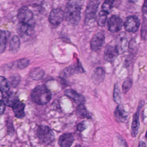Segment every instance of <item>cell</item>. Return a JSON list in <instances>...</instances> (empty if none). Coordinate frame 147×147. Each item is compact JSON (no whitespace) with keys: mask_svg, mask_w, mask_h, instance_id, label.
Listing matches in <instances>:
<instances>
[{"mask_svg":"<svg viewBox=\"0 0 147 147\" xmlns=\"http://www.w3.org/2000/svg\"><path fill=\"white\" fill-rule=\"evenodd\" d=\"M30 96L34 103L38 105H44L51 100L52 94L44 85H39L32 91Z\"/></svg>","mask_w":147,"mask_h":147,"instance_id":"1","label":"cell"},{"mask_svg":"<svg viewBox=\"0 0 147 147\" xmlns=\"http://www.w3.org/2000/svg\"><path fill=\"white\" fill-rule=\"evenodd\" d=\"M64 14L68 24L74 26L77 25L80 20L81 8L76 2H69L66 6Z\"/></svg>","mask_w":147,"mask_h":147,"instance_id":"2","label":"cell"},{"mask_svg":"<svg viewBox=\"0 0 147 147\" xmlns=\"http://www.w3.org/2000/svg\"><path fill=\"white\" fill-rule=\"evenodd\" d=\"M36 134L39 140L45 144H51L55 138V136L52 130L47 125H39L36 129Z\"/></svg>","mask_w":147,"mask_h":147,"instance_id":"3","label":"cell"},{"mask_svg":"<svg viewBox=\"0 0 147 147\" xmlns=\"http://www.w3.org/2000/svg\"><path fill=\"white\" fill-rule=\"evenodd\" d=\"M17 17L20 23L34 26L35 21L32 11L27 7L24 6L18 10Z\"/></svg>","mask_w":147,"mask_h":147,"instance_id":"4","label":"cell"},{"mask_svg":"<svg viewBox=\"0 0 147 147\" xmlns=\"http://www.w3.org/2000/svg\"><path fill=\"white\" fill-rule=\"evenodd\" d=\"M99 5L98 0H90L87 6L85 11V22L88 24L92 21L95 17Z\"/></svg>","mask_w":147,"mask_h":147,"instance_id":"5","label":"cell"},{"mask_svg":"<svg viewBox=\"0 0 147 147\" xmlns=\"http://www.w3.org/2000/svg\"><path fill=\"white\" fill-rule=\"evenodd\" d=\"M107 25L109 31L112 33H116L121 29L123 21L119 16L113 15L108 19Z\"/></svg>","mask_w":147,"mask_h":147,"instance_id":"6","label":"cell"},{"mask_svg":"<svg viewBox=\"0 0 147 147\" xmlns=\"http://www.w3.org/2000/svg\"><path fill=\"white\" fill-rule=\"evenodd\" d=\"M140 25V20L135 16H130L127 17L124 23V26L126 31L131 33L137 32L139 29Z\"/></svg>","mask_w":147,"mask_h":147,"instance_id":"7","label":"cell"},{"mask_svg":"<svg viewBox=\"0 0 147 147\" xmlns=\"http://www.w3.org/2000/svg\"><path fill=\"white\" fill-rule=\"evenodd\" d=\"M105 36L103 32L100 31L96 33L91 38L90 41V47L92 51H97L103 46L105 42Z\"/></svg>","mask_w":147,"mask_h":147,"instance_id":"8","label":"cell"},{"mask_svg":"<svg viewBox=\"0 0 147 147\" xmlns=\"http://www.w3.org/2000/svg\"><path fill=\"white\" fill-rule=\"evenodd\" d=\"M65 17L64 12L60 9H53L49 16V21L53 25H58L61 23Z\"/></svg>","mask_w":147,"mask_h":147,"instance_id":"9","label":"cell"},{"mask_svg":"<svg viewBox=\"0 0 147 147\" xmlns=\"http://www.w3.org/2000/svg\"><path fill=\"white\" fill-rule=\"evenodd\" d=\"M118 54L119 53L115 46L112 45H108L105 48L103 57L106 61L112 62L116 59Z\"/></svg>","mask_w":147,"mask_h":147,"instance_id":"10","label":"cell"},{"mask_svg":"<svg viewBox=\"0 0 147 147\" xmlns=\"http://www.w3.org/2000/svg\"><path fill=\"white\" fill-rule=\"evenodd\" d=\"M33 28L34 27L32 26L19 22L17 26V31L18 34L22 38H27L32 34Z\"/></svg>","mask_w":147,"mask_h":147,"instance_id":"11","label":"cell"},{"mask_svg":"<svg viewBox=\"0 0 147 147\" xmlns=\"http://www.w3.org/2000/svg\"><path fill=\"white\" fill-rule=\"evenodd\" d=\"M144 105V102L141 101L140 102V105L138 106V109L137 110V112L134 114L133 118V122L131 127V134L133 137H135L138 131V129L140 126V122H139V113L141 108L142 107V105Z\"/></svg>","mask_w":147,"mask_h":147,"instance_id":"12","label":"cell"},{"mask_svg":"<svg viewBox=\"0 0 147 147\" xmlns=\"http://www.w3.org/2000/svg\"><path fill=\"white\" fill-rule=\"evenodd\" d=\"M115 47L119 53H124L128 47V43L127 38L125 35L121 33L116 41Z\"/></svg>","mask_w":147,"mask_h":147,"instance_id":"13","label":"cell"},{"mask_svg":"<svg viewBox=\"0 0 147 147\" xmlns=\"http://www.w3.org/2000/svg\"><path fill=\"white\" fill-rule=\"evenodd\" d=\"M105 77V72L103 68L101 67H98L95 68L91 75V78L93 82L95 84H100L102 83Z\"/></svg>","mask_w":147,"mask_h":147,"instance_id":"14","label":"cell"},{"mask_svg":"<svg viewBox=\"0 0 147 147\" xmlns=\"http://www.w3.org/2000/svg\"><path fill=\"white\" fill-rule=\"evenodd\" d=\"M64 94L67 96L72 99L78 105L83 104L85 102L86 100L84 97L72 89L66 90L64 92Z\"/></svg>","mask_w":147,"mask_h":147,"instance_id":"15","label":"cell"},{"mask_svg":"<svg viewBox=\"0 0 147 147\" xmlns=\"http://www.w3.org/2000/svg\"><path fill=\"white\" fill-rule=\"evenodd\" d=\"M84 70L80 65H72L65 68L61 72V76L62 78L68 77L77 72H82Z\"/></svg>","mask_w":147,"mask_h":147,"instance_id":"16","label":"cell"},{"mask_svg":"<svg viewBox=\"0 0 147 147\" xmlns=\"http://www.w3.org/2000/svg\"><path fill=\"white\" fill-rule=\"evenodd\" d=\"M15 116L18 118H22L25 116V105L19 99L11 106Z\"/></svg>","mask_w":147,"mask_h":147,"instance_id":"17","label":"cell"},{"mask_svg":"<svg viewBox=\"0 0 147 147\" xmlns=\"http://www.w3.org/2000/svg\"><path fill=\"white\" fill-rule=\"evenodd\" d=\"M74 141V138L71 134L65 133L59 137V144L60 147H70Z\"/></svg>","mask_w":147,"mask_h":147,"instance_id":"18","label":"cell"},{"mask_svg":"<svg viewBox=\"0 0 147 147\" xmlns=\"http://www.w3.org/2000/svg\"><path fill=\"white\" fill-rule=\"evenodd\" d=\"M114 116L117 121L122 122L126 121L127 115L122 105H119L115 109L114 111Z\"/></svg>","mask_w":147,"mask_h":147,"instance_id":"19","label":"cell"},{"mask_svg":"<svg viewBox=\"0 0 147 147\" xmlns=\"http://www.w3.org/2000/svg\"><path fill=\"white\" fill-rule=\"evenodd\" d=\"M9 36L10 34L8 32L0 30V54L5 51Z\"/></svg>","mask_w":147,"mask_h":147,"instance_id":"20","label":"cell"},{"mask_svg":"<svg viewBox=\"0 0 147 147\" xmlns=\"http://www.w3.org/2000/svg\"><path fill=\"white\" fill-rule=\"evenodd\" d=\"M44 75V70L40 68V67H36L33 68L30 73L29 76L30 77L35 80H38L41 79Z\"/></svg>","mask_w":147,"mask_h":147,"instance_id":"21","label":"cell"},{"mask_svg":"<svg viewBox=\"0 0 147 147\" xmlns=\"http://www.w3.org/2000/svg\"><path fill=\"white\" fill-rule=\"evenodd\" d=\"M20 40L18 36H14L10 40L9 48L10 50L13 52H17L20 47Z\"/></svg>","mask_w":147,"mask_h":147,"instance_id":"22","label":"cell"},{"mask_svg":"<svg viewBox=\"0 0 147 147\" xmlns=\"http://www.w3.org/2000/svg\"><path fill=\"white\" fill-rule=\"evenodd\" d=\"M18 100V98L13 92H9L5 97L3 102H5L6 105H7L8 106L11 107L13 104Z\"/></svg>","mask_w":147,"mask_h":147,"instance_id":"23","label":"cell"},{"mask_svg":"<svg viewBox=\"0 0 147 147\" xmlns=\"http://www.w3.org/2000/svg\"><path fill=\"white\" fill-rule=\"evenodd\" d=\"M108 14H109L108 13H107L103 10H101L99 12V15H98V25H99L100 26H105L106 22L107 21Z\"/></svg>","mask_w":147,"mask_h":147,"instance_id":"24","label":"cell"},{"mask_svg":"<svg viewBox=\"0 0 147 147\" xmlns=\"http://www.w3.org/2000/svg\"><path fill=\"white\" fill-rule=\"evenodd\" d=\"M10 86L8 80L4 77L0 76V90L7 92L9 90Z\"/></svg>","mask_w":147,"mask_h":147,"instance_id":"25","label":"cell"},{"mask_svg":"<svg viewBox=\"0 0 147 147\" xmlns=\"http://www.w3.org/2000/svg\"><path fill=\"white\" fill-rule=\"evenodd\" d=\"M76 112L77 114L81 117L90 118V114L87 111L86 107L83 105V104L79 105L76 109Z\"/></svg>","mask_w":147,"mask_h":147,"instance_id":"26","label":"cell"},{"mask_svg":"<svg viewBox=\"0 0 147 147\" xmlns=\"http://www.w3.org/2000/svg\"><path fill=\"white\" fill-rule=\"evenodd\" d=\"M114 0H105L102 5V10L109 13L113 7Z\"/></svg>","mask_w":147,"mask_h":147,"instance_id":"27","label":"cell"},{"mask_svg":"<svg viewBox=\"0 0 147 147\" xmlns=\"http://www.w3.org/2000/svg\"><path fill=\"white\" fill-rule=\"evenodd\" d=\"M30 64V60L26 58H22L17 62V67L19 69H24Z\"/></svg>","mask_w":147,"mask_h":147,"instance_id":"28","label":"cell"},{"mask_svg":"<svg viewBox=\"0 0 147 147\" xmlns=\"http://www.w3.org/2000/svg\"><path fill=\"white\" fill-rule=\"evenodd\" d=\"M133 84V81L131 79H126L122 84V91L123 93H126L130 89Z\"/></svg>","mask_w":147,"mask_h":147,"instance_id":"29","label":"cell"},{"mask_svg":"<svg viewBox=\"0 0 147 147\" xmlns=\"http://www.w3.org/2000/svg\"><path fill=\"white\" fill-rule=\"evenodd\" d=\"M113 98L114 100L116 103H119L121 100V95H120V90L119 86L117 84H115L113 92Z\"/></svg>","mask_w":147,"mask_h":147,"instance_id":"30","label":"cell"},{"mask_svg":"<svg viewBox=\"0 0 147 147\" xmlns=\"http://www.w3.org/2000/svg\"><path fill=\"white\" fill-rule=\"evenodd\" d=\"M20 82V76L17 74H14L12 75L9 79V82L13 87L17 86L19 84Z\"/></svg>","mask_w":147,"mask_h":147,"instance_id":"31","label":"cell"},{"mask_svg":"<svg viewBox=\"0 0 147 147\" xmlns=\"http://www.w3.org/2000/svg\"><path fill=\"white\" fill-rule=\"evenodd\" d=\"M141 36L144 40H146L147 38V25L145 21L143 22L142 25L141 26Z\"/></svg>","mask_w":147,"mask_h":147,"instance_id":"32","label":"cell"},{"mask_svg":"<svg viewBox=\"0 0 147 147\" xmlns=\"http://www.w3.org/2000/svg\"><path fill=\"white\" fill-rule=\"evenodd\" d=\"M128 47L130 52L131 53H134L136 52V49H137L136 42L134 40H132L130 41L129 44H128Z\"/></svg>","mask_w":147,"mask_h":147,"instance_id":"33","label":"cell"},{"mask_svg":"<svg viewBox=\"0 0 147 147\" xmlns=\"http://www.w3.org/2000/svg\"><path fill=\"white\" fill-rule=\"evenodd\" d=\"M117 147H127V144L124 139L121 136H118L117 138Z\"/></svg>","mask_w":147,"mask_h":147,"instance_id":"34","label":"cell"},{"mask_svg":"<svg viewBox=\"0 0 147 147\" xmlns=\"http://www.w3.org/2000/svg\"><path fill=\"white\" fill-rule=\"evenodd\" d=\"M6 105L3 100H0V115L2 114L5 110Z\"/></svg>","mask_w":147,"mask_h":147,"instance_id":"35","label":"cell"},{"mask_svg":"<svg viewBox=\"0 0 147 147\" xmlns=\"http://www.w3.org/2000/svg\"><path fill=\"white\" fill-rule=\"evenodd\" d=\"M142 11L144 14H147V0H144L142 7Z\"/></svg>","mask_w":147,"mask_h":147,"instance_id":"36","label":"cell"},{"mask_svg":"<svg viewBox=\"0 0 147 147\" xmlns=\"http://www.w3.org/2000/svg\"><path fill=\"white\" fill-rule=\"evenodd\" d=\"M85 128H86L85 125H84V123H83V122L79 123V125H78V130L79 131H82L84 130L85 129Z\"/></svg>","mask_w":147,"mask_h":147,"instance_id":"37","label":"cell"},{"mask_svg":"<svg viewBox=\"0 0 147 147\" xmlns=\"http://www.w3.org/2000/svg\"><path fill=\"white\" fill-rule=\"evenodd\" d=\"M138 147H146V144L144 142L141 141V142H140Z\"/></svg>","mask_w":147,"mask_h":147,"instance_id":"38","label":"cell"},{"mask_svg":"<svg viewBox=\"0 0 147 147\" xmlns=\"http://www.w3.org/2000/svg\"><path fill=\"white\" fill-rule=\"evenodd\" d=\"M2 99H3L2 91L1 90H0V100H2Z\"/></svg>","mask_w":147,"mask_h":147,"instance_id":"39","label":"cell"},{"mask_svg":"<svg viewBox=\"0 0 147 147\" xmlns=\"http://www.w3.org/2000/svg\"><path fill=\"white\" fill-rule=\"evenodd\" d=\"M129 1V2H131V3H136L137 2L138 0H128Z\"/></svg>","mask_w":147,"mask_h":147,"instance_id":"40","label":"cell"},{"mask_svg":"<svg viewBox=\"0 0 147 147\" xmlns=\"http://www.w3.org/2000/svg\"><path fill=\"white\" fill-rule=\"evenodd\" d=\"M76 147H82V146H81L80 145H77Z\"/></svg>","mask_w":147,"mask_h":147,"instance_id":"41","label":"cell"},{"mask_svg":"<svg viewBox=\"0 0 147 147\" xmlns=\"http://www.w3.org/2000/svg\"><path fill=\"white\" fill-rule=\"evenodd\" d=\"M146 137H147V131H146Z\"/></svg>","mask_w":147,"mask_h":147,"instance_id":"42","label":"cell"}]
</instances>
